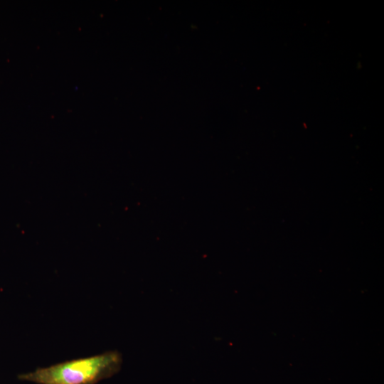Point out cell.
<instances>
[{"instance_id":"obj_1","label":"cell","mask_w":384,"mask_h":384,"mask_svg":"<svg viewBox=\"0 0 384 384\" xmlns=\"http://www.w3.org/2000/svg\"><path fill=\"white\" fill-rule=\"evenodd\" d=\"M122 361L119 353L108 351L39 368L18 378L36 384H96L117 373Z\"/></svg>"}]
</instances>
